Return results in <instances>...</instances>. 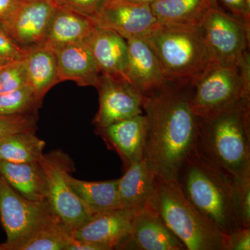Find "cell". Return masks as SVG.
I'll return each mask as SVG.
<instances>
[{
  "label": "cell",
  "mask_w": 250,
  "mask_h": 250,
  "mask_svg": "<svg viewBox=\"0 0 250 250\" xmlns=\"http://www.w3.org/2000/svg\"><path fill=\"white\" fill-rule=\"evenodd\" d=\"M192 83L167 84L146 94L144 159L156 177L176 180L184 161L198 146L200 118L191 105Z\"/></svg>",
  "instance_id": "1"
},
{
  "label": "cell",
  "mask_w": 250,
  "mask_h": 250,
  "mask_svg": "<svg viewBox=\"0 0 250 250\" xmlns=\"http://www.w3.org/2000/svg\"><path fill=\"white\" fill-rule=\"evenodd\" d=\"M175 181L186 198L224 235L243 228L235 206L234 177L198 146L184 161Z\"/></svg>",
  "instance_id": "2"
},
{
  "label": "cell",
  "mask_w": 250,
  "mask_h": 250,
  "mask_svg": "<svg viewBox=\"0 0 250 250\" xmlns=\"http://www.w3.org/2000/svg\"><path fill=\"white\" fill-rule=\"evenodd\" d=\"M198 147L233 177L250 172V98L214 116L200 118Z\"/></svg>",
  "instance_id": "3"
},
{
  "label": "cell",
  "mask_w": 250,
  "mask_h": 250,
  "mask_svg": "<svg viewBox=\"0 0 250 250\" xmlns=\"http://www.w3.org/2000/svg\"><path fill=\"white\" fill-rule=\"evenodd\" d=\"M147 206L187 250H227L226 235L186 198L175 180L156 177Z\"/></svg>",
  "instance_id": "4"
},
{
  "label": "cell",
  "mask_w": 250,
  "mask_h": 250,
  "mask_svg": "<svg viewBox=\"0 0 250 250\" xmlns=\"http://www.w3.org/2000/svg\"><path fill=\"white\" fill-rule=\"evenodd\" d=\"M169 83H192L210 63L201 26L159 24L144 36Z\"/></svg>",
  "instance_id": "5"
},
{
  "label": "cell",
  "mask_w": 250,
  "mask_h": 250,
  "mask_svg": "<svg viewBox=\"0 0 250 250\" xmlns=\"http://www.w3.org/2000/svg\"><path fill=\"white\" fill-rule=\"evenodd\" d=\"M250 53L237 66L211 62L192 83L191 105L200 118L214 116L243 98H250Z\"/></svg>",
  "instance_id": "6"
},
{
  "label": "cell",
  "mask_w": 250,
  "mask_h": 250,
  "mask_svg": "<svg viewBox=\"0 0 250 250\" xmlns=\"http://www.w3.org/2000/svg\"><path fill=\"white\" fill-rule=\"evenodd\" d=\"M39 162L45 176L46 201L72 233L94 215L67 182L66 174L72 170L73 164L67 154L60 151L44 154Z\"/></svg>",
  "instance_id": "7"
},
{
  "label": "cell",
  "mask_w": 250,
  "mask_h": 250,
  "mask_svg": "<svg viewBox=\"0 0 250 250\" xmlns=\"http://www.w3.org/2000/svg\"><path fill=\"white\" fill-rule=\"evenodd\" d=\"M210 60L219 65L237 66L249 52L250 24L215 5L201 24Z\"/></svg>",
  "instance_id": "8"
},
{
  "label": "cell",
  "mask_w": 250,
  "mask_h": 250,
  "mask_svg": "<svg viewBox=\"0 0 250 250\" xmlns=\"http://www.w3.org/2000/svg\"><path fill=\"white\" fill-rule=\"evenodd\" d=\"M52 212L46 201H31L0 176V220L6 233V250H18Z\"/></svg>",
  "instance_id": "9"
},
{
  "label": "cell",
  "mask_w": 250,
  "mask_h": 250,
  "mask_svg": "<svg viewBox=\"0 0 250 250\" xmlns=\"http://www.w3.org/2000/svg\"><path fill=\"white\" fill-rule=\"evenodd\" d=\"M96 88L100 102L93 121L96 129L143 114L145 95L125 79L101 74Z\"/></svg>",
  "instance_id": "10"
},
{
  "label": "cell",
  "mask_w": 250,
  "mask_h": 250,
  "mask_svg": "<svg viewBox=\"0 0 250 250\" xmlns=\"http://www.w3.org/2000/svg\"><path fill=\"white\" fill-rule=\"evenodd\" d=\"M56 9L52 0H24L1 27L26 52L44 44Z\"/></svg>",
  "instance_id": "11"
},
{
  "label": "cell",
  "mask_w": 250,
  "mask_h": 250,
  "mask_svg": "<svg viewBox=\"0 0 250 250\" xmlns=\"http://www.w3.org/2000/svg\"><path fill=\"white\" fill-rule=\"evenodd\" d=\"M92 21L95 27L115 31L125 40L144 37L159 25L149 5L108 0Z\"/></svg>",
  "instance_id": "12"
},
{
  "label": "cell",
  "mask_w": 250,
  "mask_h": 250,
  "mask_svg": "<svg viewBox=\"0 0 250 250\" xmlns=\"http://www.w3.org/2000/svg\"><path fill=\"white\" fill-rule=\"evenodd\" d=\"M137 211L121 208L95 213L75 229L72 236L78 241L100 245L106 250H118L129 236Z\"/></svg>",
  "instance_id": "13"
},
{
  "label": "cell",
  "mask_w": 250,
  "mask_h": 250,
  "mask_svg": "<svg viewBox=\"0 0 250 250\" xmlns=\"http://www.w3.org/2000/svg\"><path fill=\"white\" fill-rule=\"evenodd\" d=\"M118 250H187L162 219L146 206L136 212L129 236Z\"/></svg>",
  "instance_id": "14"
},
{
  "label": "cell",
  "mask_w": 250,
  "mask_h": 250,
  "mask_svg": "<svg viewBox=\"0 0 250 250\" xmlns=\"http://www.w3.org/2000/svg\"><path fill=\"white\" fill-rule=\"evenodd\" d=\"M147 127V118L141 114L99 128L96 131L108 147L119 154L126 169L144 157Z\"/></svg>",
  "instance_id": "15"
},
{
  "label": "cell",
  "mask_w": 250,
  "mask_h": 250,
  "mask_svg": "<svg viewBox=\"0 0 250 250\" xmlns=\"http://www.w3.org/2000/svg\"><path fill=\"white\" fill-rule=\"evenodd\" d=\"M126 80L143 94L162 88L167 82L155 53L143 37L127 39Z\"/></svg>",
  "instance_id": "16"
},
{
  "label": "cell",
  "mask_w": 250,
  "mask_h": 250,
  "mask_svg": "<svg viewBox=\"0 0 250 250\" xmlns=\"http://www.w3.org/2000/svg\"><path fill=\"white\" fill-rule=\"evenodd\" d=\"M85 42L101 74L126 80L128 46L124 38L115 31L95 27Z\"/></svg>",
  "instance_id": "17"
},
{
  "label": "cell",
  "mask_w": 250,
  "mask_h": 250,
  "mask_svg": "<svg viewBox=\"0 0 250 250\" xmlns=\"http://www.w3.org/2000/svg\"><path fill=\"white\" fill-rule=\"evenodd\" d=\"M54 52L59 82L72 81L81 86L96 88L101 72L85 41L63 46Z\"/></svg>",
  "instance_id": "18"
},
{
  "label": "cell",
  "mask_w": 250,
  "mask_h": 250,
  "mask_svg": "<svg viewBox=\"0 0 250 250\" xmlns=\"http://www.w3.org/2000/svg\"><path fill=\"white\" fill-rule=\"evenodd\" d=\"M23 62L27 86L42 101L47 92L60 83L55 52L42 44L24 52Z\"/></svg>",
  "instance_id": "19"
},
{
  "label": "cell",
  "mask_w": 250,
  "mask_h": 250,
  "mask_svg": "<svg viewBox=\"0 0 250 250\" xmlns=\"http://www.w3.org/2000/svg\"><path fill=\"white\" fill-rule=\"evenodd\" d=\"M156 175L144 158L125 169L118 181V194L121 208L139 210L147 205L154 188Z\"/></svg>",
  "instance_id": "20"
},
{
  "label": "cell",
  "mask_w": 250,
  "mask_h": 250,
  "mask_svg": "<svg viewBox=\"0 0 250 250\" xmlns=\"http://www.w3.org/2000/svg\"><path fill=\"white\" fill-rule=\"evenodd\" d=\"M95 25L90 18L57 7L49 24L44 45L55 51L63 46L83 42Z\"/></svg>",
  "instance_id": "21"
},
{
  "label": "cell",
  "mask_w": 250,
  "mask_h": 250,
  "mask_svg": "<svg viewBox=\"0 0 250 250\" xmlns=\"http://www.w3.org/2000/svg\"><path fill=\"white\" fill-rule=\"evenodd\" d=\"M0 176L22 197L31 201H45V176L39 161H0Z\"/></svg>",
  "instance_id": "22"
},
{
  "label": "cell",
  "mask_w": 250,
  "mask_h": 250,
  "mask_svg": "<svg viewBox=\"0 0 250 250\" xmlns=\"http://www.w3.org/2000/svg\"><path fill=\"white\" fill-rule=\"evenodd\" d=\"M215 5V0H157L150 7L159 24L197 27Z\"/></svg>",
  "instance_id": "23"
},
{
  "label": "cell",
  "mask_w": 250,
  "mask_h": 250,
  "mask_svg": "<svg viewBox=\"0 0 250 250\" xmlns=\"http://www.w3.org/2000/svg\"><path fill=\"white\" fill-rule=\"evenodd\" d=\"M70 172L66 174L67 182L82 203L94 214L121 208L118 194L119 179L86 182L75 178Z\"/></svg>",
  "instance_id": "24"
},
{
  "label": "cell",
  "mask_w": 250,
  "mask_h": 250,
  "mask_svg": "<svg viewBox=\"0 0 250 250\" xmlns=\"http://www.w3.org/2000/svg\"><path fill=\"white\" fill-rule=\"evenodd\" d=\"M72 238L71 231L51 212L18 250H66Z\"/></svg>",
  "instance_id": "25"
},
{
  "label": "cell",
  "mask_w": 250,
  "mask_h": 250,
  "mask_svg": "<svg viewBox=\"0 0 250 250\" xmlns=\"http://www.w3.org/2000/svg\"><path fill=\"white\" fill-rule=\"evenodd\" d=\"M45 142L36 131H22L0 140V161L11 163L39 162L43 156Z\"/></svg>",
  "instance_id": "26"
},
{
  "label": "cell",
  "mask_w": 250,
  "mask_h": 250,
  "mask_svg": "<svg viewBox=\"0 0 250 250\" xmlns=\"http://www.w3.org/2000/svg\"><path fill=\"white\" fill-rule=\"evenodd\" d=\"M42 101L28 86L0 94V116L37 114Z\"/></svg>",
  "instance_id": "27"
},
{
  "label": "cell",
  "mask_w": 250,
  "mask_h": 250,
  "mask_svg": "<svg viewBox=\"0 0 250 250\" xmlns=\"http://www.w3.org/2000/svg\"><path fill=\"white\" fill-rule=\"evenodd\" d=\"M234 201L243 228H250V172L234 177Z\"/></svg>",
  "instance_id": "28"
},
{
  "label": "cell",
  "mask_w": 250,
  "mask_h": 250,
  "mask_svg": "<svg viewBox=\"0 0 250 250\" xmlns=\"http://www.w3.org/2000/svg\"><path fill=\"white\" fill-rule=\"evenodd\" d=\"M27 86L23 59L0 66V94L14 91Z\"/></svg>",
  "instance_id": "29"
},
{
  "label": "cell",
  "mask_w": 250,
  "mask_h": 250,
  "mask_svg": "<svg viewBox=\"0 0 250 250\" xmlns=\"http://www.w3.org/2000/svg\"><path fill=\"white\" fill-rule=\"evenodd\" d=\"M37 120V114L0 116V140L15 133L36 131Z\"/></svg>",
  "instance_id": "30"
},
{
  "label": "cell",
  "mask_w": 250,
  "mask_h": 250,
  "mask_svg": "<svg viewBox=\"0 0 250 250\" xmlns=\"http://www.w3.org/2000/svg\"><path fill=\"white\" fill-rule=\"evenodd\" d=\"M57 7L69 10L93 20L108 0H52Z\"/></svg>",
  "instance_id": "31"
},
{
  "label": "cell",
  "mask_w": 250,
  "mask_h": 250,
  "mask_svg": "<svg viewBox=\"0 0 250 250\" xmlns=\"http://www.w3.org/2000/svg\"><path fill=\"white\" fill-rule=\"evenodd\" d=\"M24 57V52L0 26V66L22 61Z\"/></svg>",
  "instance_id": "32"
},
{
  "label": "cell",
  "mask_w": 250,
  "mask_h": 250,
  "mask_svg": "<svg viewBox=\"0 0 250 250\" xmlns=\"http://www.w3.org/2000/svg\"><path fill=\"white\" fill-rule=\"evenodd\" d=\"M217 6L221 4L229 11V14L243 20L250 21V0H215Z\"/></svg>",
  "instance_id": "33"
},
{
  "label": "cell",
  "mask_w": 250,
  "mask_h": 250,
  "mask_svg": "<svg viewBox=\"0 0 250 250\" xmlns=\"http://www.w3.org/2000/svg\"><path fill=\"white\" fill-rule=\"evenodd\" d=\"M227 250H250V228H241L226 235Z\"/></svg>",
  "instance_id": "34"
},
{
  "label": "cell",
  "mask_w": 250,
  "mask_h": 250,
  "mask_svg": "<svg viewBox=\"0 0 250 250\" xmlns=\"http://www.w3.org/2000/svg\"><path fill=\"white\" fill-rule=\"evenodd\" d=\"M24 0H0V26L12 18Z\"/></svg>",
  "instance_id": "35"
},
{
  "label": "cell",
  "mask_w": 250,
  "mask_h": 250,
  "mask_svg": "<svg viewBox=\"0 0 250 250\" xmlns=\"http://www.w3.org/2000/svg\"><path fill=\"white\" fill-rule=\"evenodd\" d=\"M66 250H106L104 247L87 241H78L72 238Z\"/></svg>",
  "instance_id": "36"
},
{
  "label": "cell",
  "mask_w": 250,
  "mask_h": 250,
  "mask_svg": "<svg viewBox=\"0 0 250 250\" xmlns=\"http://www.w3.org/2000/svg\"><path fill=\"white\" fill-rule=\"evenodd\" d=\"M125 1L136 4L149 5L150 6L157 0H125Z\"/></svg>",
  "instance_id": "37"
},
{
  "label": "cell",
  "mask_w": 250,
  "mask_h": 250,
  "mask_svg": "<svg viewBox=\"0 0 250 250\" xmlns=\"http://www.w3.org/2000/svg\"><path fill=\"white\" fill-rule=\"evenodd\" d=\"M0 250H6L4 244H0Z\"/></svg>",
  "instance_id": "38"
}]
</instances>
